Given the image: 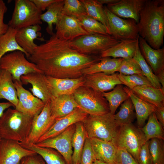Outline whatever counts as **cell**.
<instances>
[{"instance_id": "25", "label": "cell", "mask_w": 164, "mask_h": 164, "mask_svg": "<svg viewBox=\"0 0 164 164\" xmlns=\"http://www.w3.org/2000/svg\"><path fill=\"white\" fill-rule=\"evenodd\" d=\"M124 89L133 103L135 111L138 127L141 129L145 125V121L149 116L154 112L156 107L139 98L126 86L124 87Z\"/></svg>"}, {"instance_id": "20", "label": "cell", "mask_w": 164, "mask_h": 164, "mask_svg": "<svg viewBox=\"0 0 164 164\" xmlns=\"http://www.w3.org/2000/svg\"><path fill=\"white\" fill-rule=\"evenodd\" d=\"M41 29L40 25H36L23 28L17 30L16 40L19 45L28 56V58L33 53L38 45L34 40L37 39L45 41L40 32Z\"/></svg>"}, {"instance_id": "18", "label": "cell", "mask_w": 164, "mask_h": 164, "mask_svg": "<svg viewBox=\"0 0 164 164\" xmlns=\"http://www.w3.org/2000/svg\"><path fill=\"white\" fill-rule=\"evenodd\" d=\"M146 0H119L118 2L107 5L108 9L117 16L123 19H130L137 23L139 14Z\"/></svg>"}, {"instance_id": "2", "label": "cell", "mask_w": 164, "mask_h": 164, "mask_svg": "<svg viewBox=\"0 0 164 164\" xmlns=\"http://www.w3.org/2000/svg\"><path fill=\"white\" fill-rule=\"evenodd\" d=\"M137 24L139 36L152 48H160L164 36V0H146Z\"/></svg>"}, {"instance_id": "12", "label": "cell", "mask_w": 164, "mask_h": 164, "mask_svg": "<svg viewBox=\"0 0 164 164\" xmlns=\"http://www.w3.org/2000/svg\"><path fill=\"white\" fill-rule=\"evenodd\" d=\"M18 99L15 108L19 111L31 117L39 114L43 109L45 103L25 88L21 82L14 81Z\"/></svg>"}, {"instance_id": "49", "label": "cell", "mask_w": 164, "mask_h": 164, "mask_svg": "<svg viewBox=\"0 0 164 164\" xmlns=\"http://www.w3.org/2000/svg\"><path fill=\"white\" fill-rule=\"evenodd\" d=\"M41 12L44 11L51 4L57 0H31Z\"/></svg>"}, {"instance_id": "13", "label": "cell", "mask_w": 164, "mask_h": 164, "mask_svg": "<svg viewBox=\"0 0 164 164\" xmlns=\"http://www.w3.org/2000/svg\"><path fill=\"white\" fill-rule=\"evenodd\" d=\"M36 154L22 147L18 142L0 139V164H20L24 157Z\"/></svg>"}, {"instance_id": "14", "label": "cell", "mask_w": 164, "mask_h": 164, "mask_svg": "<svg viewBox=\"0 0 164 164\" xmlns=\"http://www.w3.org/2000/svg\"><path fill=\"white\" fill-rule=\"evenodd\" d=\"M49 102L46 103L41 112L34 117L29 135L24 142L20 143L26 145L36 144L54 124L56 119L51 114Z\"/></svg>"}, {"instance_id": "44", "label": "cell", "mask_w": 164, "mask_h": 164, "mask_svg": "<svg viewBox=\"0 0 164 164\" xmlns=\"http://www.w3.org/2000/svg\"><path fill=\"white\" fill-rule=\"evenodd\" d=\"M95 159L91 139L87 137L85 142L79 164H93Z\"/></svg>"}, {"instance_id": "31", "label": "cell", "mask_w": 164, "mask_h": 164, "mask_svg": "<svg viewBox=\"0 0 164 164\" xmlns=\"http://www.w3.org/2000/svg\"><path fill=\"white\" fill-rule=\"evenodd\" d=\"M19 144L23 147L33 151L40 155L46 164H67L62 155L53 149L40 147L35 144Z\"/></svg>"}, {"instance_id": "4", "label": "cell", "mask_w": 164, "mask_h": 164, "mask_svg": "<svg viewBox=\"0 0 164 164\" xmlns=\"http://www.w3.org/2000/svg\"><path fill=\"white\" fill-rule=\"evenodd\" d=\"M82 122L89 138L114 143L119 126L111 113L101 115H88Z\"/></svg>"}, {"instance_id": "52", "label": "cell", "mask_w": 164, "mask_h": 164, "mask_svg": "<svg viewBox=\"0 0 164 164\" xmlns=\"http://www.w3.org/2000/svg\"><path fill=\"white\" fill-rule=\"evenodd\" d=\"M156 76L161 86V89L164 92V70L161 71Z\"/></svg>"}, {"instance_id": "26", "label": "cell", "mask_w": 164, "mask_h": 164, "mask_svg": "<svg viewBox=\"0 0 164 164\" xmlns=\"http://www.w3.org/2000/svg\"><path fill=\"white\" fill-rule=\"evenodd\" d=\"M96 159L114 164L117 147L113 143L95 138H90Z\"/></svg>"}, {"instance_id": "5", "label": "cell", "mask_w": 164, "mask_h": 164, "mask_svg": "<svg viewBox=\"0 0 164 164\" xmlns=\"http://www.w3.org/2000/svg\"><path fill=\"white\" fill-rule=\"evenodd\" d=\"M73 95L80 108L88 115H101L110 112L108 103L102 93L84 85Z\"/></svg>"}, {"instance_id": "48", "label": "cell", "mask_w": 164, "mask_h": 164, "mask_svg": "<svg viewBox=\"0 0 164 164\" xmlns=\"http://www.w3.org/2000/svg\"><path fill=\"white\" fill-rule=\"evenodd\" d=\"M20 164H46L42 157L38 154L23 158Z\"/></svg>"}, {"instance_id": "1", "label": "cell", "mask_w": 164, "mask_h": 164, "mask_svg": "<svg viewBox=\"0 0 164 164\" xmlns=\"http://www.w3.org/2000/svg\"><path fill=\"white\" fill-rule=\"evenodd\" d=\"M70 41L58 38L55 34L38 45L28 58L45 75L58 78L81 77L82 70L101 58L81 53L72 47Z\"/></svg>"}, {"instance_id": "21", "label": "cell", "mask_w": 164, "mask_h": 164, "mask_svg": "<svg viewBox=\"0 0 164 164\" xmlns=\"http://www.w3.org/2000/svg\"><path fill=\"white\" fill-rule=\"evenodd\" d=\"M22 84H30L29 89L32 94L45 104L49 101L51 96L47 87L46 76L42 73H32L22 76Z\"/></svg>"}, {"instance_id": "54", "label": "cell", "mask_w": 164, "mask_h": 164, "mask_svg": "<svg viewBox=\"0 0 164 164\" xmlns=\"http://www.w3.org/2000/svg\"><path fill=\"white\" fill-rule=\"evenodd\" d=\"M93 164H110L106 163L100 160L95 159Z\"/></svg>"}, {"instance_id": "19", "label": "cell", "mask_w": 164, "mask_h": 164, "mask_svg": "<svg viewBox=\"0 0 164 164\" xmlns=\"http://www.w3.org/2000/svg\"><path fill=\"white\" fill-rule=\"evenodd\" d=\"M118 73L99 72L84 76V85L100 93L106 92L112 90L118 84H122L118 77Z\"/></svg>"}, {"instance_id": "10", "label": "cell", "mask_w": 164, "mask_h": 164, "mask_svg": "<svg viewBox=\"0 0 164 164\" xmlns=\"http://www.w3.org/2000/svg\"><path fill=\"white\" fill-rule=\"evenodd\" d=\"M108 19L109 34L120 41L135 39L139 35L137 23L133 19L119 17L104 6Z\"/></svg>"}, {"instance_id": "28", "label": "cell", "mask_w": 164, "mask_h": 164, "mask_svg": "<svg viewBox=\"0 0 164 164\" xmlns=\"http://www.w3.org/2000/svg\"><path fill=\"white\" fill-rule=\"evenodd\" d=\"M4 99L15 108L18 99L14 82L11 74L6 70L0 69V100Z\"/></svg>"}, {"instance_id": "51", "label": "cell", "mask_w": 164, "mask_h": 164, "mask_svg": "<svg viewBox=\"0 0 164 164\" xmlns=\"http://www.w3.org/2000/svg\"><path fill=\"white\" fill-rule=\"evenodd\" d=\"M12 106L14 107V105L9 102H0V117L6 109ZM1 139L0 137V139Z\"/></svg>"}, {"instance_id": "11", "label": "cell", "mask_w": 164, "mask_h": 164, "mask_svg": "<svg viewBox=\"0 0 164 164\" xmlns=\"http://www.w3.org/2000/svg\"><path fill=\"white\" fill-rule=\"evenodd\" d=\"M75 128V124L72 125L57 136L35 144L56 150L63 157L67 164H72V141Z\"/></svg>"}, {"instance_id": "3", "label": "cell", "mask_w": 164, "mask_h": 164, "mask_svg": "<svg viewBox=\"0 0 164 164\" xmlns=\"http://www.w3.org/2000/svg\"><path fill=\"white\" fill-rule=\"evenodd\" d=\"M33 118L15 108H8L0 117V138L24 142L30 133Z\"/></svg>"}, {"instance_id": "46", "label": "cell", "mask_w": 164, "mask_h": 164, "mask_svg": "<svg viewBox=\"0 0 164 164\" xmlns=\"http://www.w3.org/2000/svg\"><path fill=\"white\" fill-rule=\"evenodd\" d=\"M149 145V141H147L141 148L138 161L139 164H153Z\"/></svg>"}, {"instance_id": "22", "label": "cell", "mask_w": 164, "mask_h": 164, "mask_svg": "<svg viewBox=\"0 0 164 164\" xmlns=\"http://www.w3.org/2000/svg\"><path fill=\"white\" fill-rule=\"evenodd\" d=\"M138 44L141 52L147 63L156 75L164 70V48L155 49L139 36Z\"/></svg>"}, {"instance_id": "41", "label": "cell", "mask_w": 164, "mask_h": 164, "mask_svg": "<svg viewBox=\"0 0 164 164\" xmlns=\"http://www.w3.org/2000/svg\"><path fill=\"white\" fill-rule=\"evenodd\" d=\"M117 76L122 84L125 85L131 90L137 86L152 85L147 78L143 75L134 74L125 75L118 73Z\"/></svg>"}, {"instance_id": "9", "label": "cell", "mask_w": 164, "mask_h": 164, "mask_svg": "<svg viewBox=\"0 0 164 164\" xmlns=\"http://www.w3.org/2000/svg\"><path fill=\"white\" fill-rule=\"evenodd\" d=\"M26 57L25 53L20 51L7 53L0 60V69L9 72L14 81L21 82L20 78L23 75L32 73H42L35 64L28 61Z\"/></svg>"}, {"instance_id": "42", "label": "cell", "mask_w": 164, "mask_h": 164, "mask_svg": "<svg viewBox=\"0 0 164 164\" xmlns=\"http://www.w3.org/2000/svg\"><path fill=\"white\" fill-rule=\"evenodd\" d=\"M62 13L76 18L87 14L84 5L81 0H65Z\"/></svg>"}, {"instance_id": "16", "label": "cell", "mask_w": 164, "mask_h": 164, "mask_svg": "<svg viewBox=\"0 0 164 164\" xmlns=\"http://www.w3.org/2000/svg\"><path fill=\"white\" fill-rule=\"evenodd\" d=\"M46 76L51 97L73 94L77 89L84 85L85 82L84 76L76 78H58Z\"/></svg>"}, {"instance_id": "36", "label": "cell", "mask_w": 164, "mask_h": 164, "mask_svg": "<svg viewBox=\"0 0 164 164\" xmlns=\"http://www.w3.org/2000/svg\"><path fill=\"white\" fill-rule=\"evenodd\" d=\"M148 120L141 130L143 133L146 141L157 138L164 139V128L157 120L154 112L148 117Z\"/></svg>"}, {"instance_id": "35", "label": "cell", "mask_w": 164, "mask_h": 164, "mask_svg": "<svg viewBox=\"0 0 164 164\" xmlns=\"http://www.w3.org/2000/svg\"><path fill=\"white\" fill-rule=\"evenodd\" d=\"M85 8L87 14L102 24L109 34L108 24L103 5L97 0H81Z\"/></svg>"}, {"instance_id": "32", "label": "cell", "mask_w": 164, "mask_h": 164, "mask_svg": "<svg viewBox=\"0 0 164 164\" xmlns=\"http://www.w3.org/2000/svg\"><path fill=\"white\" fill-rule=\"evenodd\" d=\"M64 4V0H57L51 4L47 9L46 11L41 15V20L47 24L46 32L51 36L54 35L53 25L57 22L61 15Z\"/></svg>"}, {"instance_id": "6", "label": "cell", "mask_w": 164, "mask_h": 164, "mask_svg": "<svg viewBox=\"0 0 164 164\" xmlns=\"http://www.w3.org/2000/svg\"><path fill=\"white\" fill-rule=\"evenodd\" d=\"M42 12L31 0H15L9 27L16 30L42 23L40 16Z\"/></svg>"}, {"instance_id": "45", "label": "cell", "mask_w": 164, "mask_h": 164, "mask_svg": "<svg viewBox=\"0 0 164 164\" xmlns=\"http://www.w3.org/2000/svg\"><path fill=\"white\" fill-rule=\"evenodd\" d=\"M114 164H139L132 155L125 149L117 147Z\"/></svg>"}, {"instance_id": "37", "label": "cell", "mask_w": 164, "mask_h": 164, "mask_svg": "<svg viewBox=\"0 0 164 164\" xmlns=\"http://www.w3.org/2000/svg\"><path fill=\"white\" fill-rule=\"evenodd\" d=\"M134 109L130 97L121 104L119 111L114 115L115 121L118 126L132 123L136 117Z\"/></svg>"}, {"instance_id": "29", "label": "cell", "mask_w": 164, "mask_h": 164, "mask_svg": "<svg viewBox=\"0 0 164 164\" xmlns=\"http://www.w3.org/2000/svg\"><path fill=\"white\" fill-rule=\"evenodd\" d=\"M123 59L101 58L98 62L84 69L82 71L83 76L99 72L112 74L116 72Z\"/></svg>"}, {"instance_id": "55", "label": "cell", "mask_w": 164, "mask_h": 164, "mask_svg": "<svg viewBox=\"0 0 164 164\" xmlns=\"http://www.w3.org/2000/svg\"></svg>"}, {"instance_id": "8", "label": "cell", "mask_w": 164, "mask_h": 164, "mask_svg": "<svg viewBox=\"0 0 164 164\" xmlns=\"http://www.w3.org/2000/svg\"><path fill=\"white\" fill-rule=\"evenodd\" d=\"M146 142L141 129L131 123L119 127L114 143L126 150L138 162L141 148Z\"/></svg>"}, {"instance_id": "7", "label": "cell", "mask_w": 164, "mask_h": 164, "mask_svg": "<svg viewBox=\"0 0 164 164\" xmlns=\"http://www.w3.org/2000/svg\"><path fill=\"white\" fill-rule=\"evenodd\" d=\"M121 41L109 35L94 34L79 36L71 41V43L73 48L79 52L88 55L100 54Z\"/></svg>"}, {"instance_id": "23", "label": "cell", "mask_w": 164, "mask_h": 164, "mask_svg": "<svg viewBox=\"0 0 164 164\" xmlns=\"http://www.w3.org/2000/svg\"><path fill=\"white\" fill-rule=\"evenodd\" d=\"M49 102L51 114L55 119L67 115L77 108H80L73 94L52 97Z\"/></svg>"}, {"instance_id": "43", "label": "cell", "mask_w": 164, "mask_h": 164, "mask_svg": "<svg viewBox=\"0 0 164 164\" xmlns=\"http://www.w3.org/2000/svg\"><path fill=\"white\" fill-rule=\"evenodd\" d=\"M116 72L125 75H143L139 65L133 58L123 59Z\"/></svg>"}, {"instance_id": "34", "label": "cell", "mask_w": 164, "mask_h": 164, "mask_svg": "<svg viewBox=\"0 0 164 164\" xmlns=\"http://www.w3.org/2000/svg\"><path fill=\"white\" fill-rule=\"evenodd\" d=\"M102 94L108 103L110 112L113 115L119 106L129 98L122 84H118L111 91L104 92Z\"/></svg>"}, {"instance_id": "30", "label": "cell", "mask_w": 164, "mask_h": 164, "mask_svg": "<svg viewBox=\"0 0 164 164\" xmlns=\"http://www.w3.org/2000/svg\"><path fill=\"white\" fill-rule=\"evenodd\" d=\"M75 125V130L72 141V147L73 148L72 161V164H79L85 142L88 136L82 121L77 122Z\"/></svg>"}, {"instance_id": "47", "label": "cell", "mask_w": 164, "mask_h": 164, "mask_svg": "<svg viewBox=\"0 0 164 164\" xmlns=\"http://www.w3.org/2000/svg\"><path fill=\"white\" fill-rule=\"evenodd\" d=\"M7 8L2 0H0V37L7 31L9 26L4 21L5 13L7 12Z\"/></svg>"}, {"instance_id": "24", "label": "cell", "mask_w": 164, "mask_h": 164, "mask_svg": "<svg viewBox=\"0 0 164 164\" xmlns=\"http://www.w3.org/2000/svg\"><path fill=\"white\" fill-rule=\"evenodd\" d=\"M138 38L121 41L100 54V58L112 57L127 59L133 58L138 44Z\"/></svg>"}, {"instance_id": "38", "label": "cell", "mask_w": 164, "mask_h": 164, "mask_svg": "<svg viewBox=\"0 0 164 164\" xmlns=\"http://www.w3.org/2000/svg\"><path fill=\"white\" fill-rule=\"evenodd\" d=\"M139 65L143 75L146 77L154 87L161 89V86L157 76L146 62L140 51L139 44L133 57Z\"/></svg>"}, {"instance_id": "27", "label": "cell", "mask_w": 164, "mask_h": 164, "mask_svg": "<svg viewBox=\"0 0 164 164\" xmlns=\"http://www.w3.org/2000/svg\"><path fill=\"white\" fill-rule=\"evenodd\" d=\"M139 98L156 107L164 106V92L152 85L136 87L132 90Z\"/></svg>"}, {"instance_id": "53", "label": "cell", "mask_w": 164, "mask_h": 164, "mask_svg": "<svg viewBox=\"0 0 164 164\" xmlns=\"http://www.w3.org/2000/svg\"><path fill=\"white\" fill-rule=\"evenodd\" d=\"M101 4L103 5L104 4H107V5L115 3L119 0H97Z\"/></svg>"}, {"instance_id": "50", "label": "cell", "mask_w": 164, "mask_h": 164, "mask_svg": "<svg viewBox=\"0 0 164 164\" xmlns=\"http://www.w3.org/2000/svg\"><path fill=\"white\" fill-rule=\"evenodd\" d=\"M156 118L162 126L164 127V106L156 107L154 112Z\"/></svg>"}, {"instance_id": "17", "label": "cell", "mask_w": 164, "mask_h": 164, "mask_svg": "<svg viewBox=\"0 0 164 164\" xmlns=\"http://www.w3.org/2000/svg\"><path fill=\"white\" fill-rule=\"evenodd\" d=\"M88 114L79 108L63 117L55 119V121L49 130L39 139V143L59 135L70 125L82 121Z\"/></svg>"}, {"instance_id": "40", "label": "cell", "mask_w": 164, "mask_h": 164, "mask_svg": "<svg viewBox=\"0 0 164 164\" xmlns=\"http://www.w3.org/2000/svg\"><path fill=\"white\" fill-rule=\"evenodd\" d=\"M149 148L153 164H164V140L151 139L149 141Z\"/></svg>"}, {"instance_id": "39", "label": "cell", "mask_w": 164, "mask_h": 164, "mask_svg": "<svg viewBox=\"0 0 164 164\" xmlns=\"http://www.w3.org/2000/svg\"><path fill=\"white\" fill-rule=\"evenodd\" d=\"M77 19L83 28L89 34L109 35L106 27L102 24L87 14L82 15Z\"/></svg>"}, {"instance_id": "15", "label": "cell", "mask_w": 164, "mask_h": 164, "mask_svg": "<svg viewBox=\"0 0 164 164\" xmlns=\"http://www.w3.org/2000/svg\"><path fill=\"white\" fill-rule=\"evenodd\" d=\"M55 25V35L61 39L72 41L81 36L89 34L83 28L77 18L62 13Z\"/></svg>"}, {"instance_id": "33", "label": "cell", "mask_w": 164, "mask_h": 164, "mask_svg": "<svg viewBox=\"0 0 164 164\" xmlns=\"http://www.w3.org/2000/svg\"><path fill=\"white\" fill-rule=\"evenodd\" d=\"M16 29L9 27L7 32L0 37V61L1 58L8 53L20 51L25 53L28 58V56L19 45L15 39Z\"/></svg>"}]
</instances>
